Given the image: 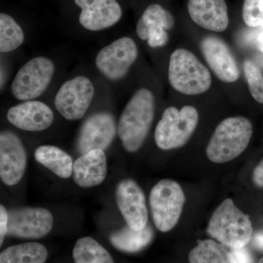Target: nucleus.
I'll return each mask as SVG.
<instances>
[{
    "mask_svg": "<svg viewBox=\"0 0 263 263\" xmlns=\"http://www.w3.org/2000/svg\"><path fill=\"white\" fill-rule=\"evenodd\" d=\"M155 98L146 88L137 90L124 107L117 125V133L124 150L134 153L143 146L153 122Z\"/></svg>",
    "mask_w": 263,
    "mask_h": 263,
    "instance_id": "obj_1",
    "label": "nucleus"
},
{
    "mask_svg": "<svg viewBox=\"0 0 263 263\" xmlns=\"http://www.w3.org/2000/svg\"><path fill=\"white\" fill-rule=\"evenodd\" d=\"M253 134L252 123L247 118L233 117L221 121L208 143L207 157L214 163L234 160L248 147Z\"/></svg>",
    "mask_w": 263,
    "mask_h": 263,
    "instance_id": "obj_2",
    "label": "nucleus"
},
{
    "mask_svg": "<svg viewBox=\"0 0 263 263\" xmlns=\"http://www.w3.org/2000/svg\"><path fill=\"white\" fill-rule=\"evenodd\" d=\"M208 234L231 249L245 247L252 239L253 228L249 216L231 199H226L213 213Z\"/></svg>",
    "mask_w": 263,
    "mask_h": 263,
    "instance_id": "obj_3",
    "label": "nucleus"
},
{
    "mask_svg": "<svg viewBox=\"0 0 263 263\" xmlns=\"http://www.w3.org/2000/svg\"><path fill=\"white\" fill-rule=\"evenodd\" d=\"M170 84L178 92L198 95L206 92L212 84L210 71L193 52L178 48L170 57Z\"/></svg>",
    "mask_w": 263,
    "mask_h": 263,
    "instance_id": "obj_4",
    "label": "nucleus"
},
{
    "mask_svg": "<svg viewBox=\"0 0 263 263\" xmlns=\"http://www.w3.org/2000/svg\"><path fill=\"white\" fill-rule=\"evenodd\" d=\"M198 121V111L192 105H185L181 110L168 107L156 127V144L162 150L182 147L191 138Z\"/></svg>",
    "mask_w": 263,
    "mask_h": 263,
    "instance_id": "obj_5",
    "label": "nucleus"
},
{
    "mask_svg": "<svg viewBox=\"0 0 263 263\" xmlns=\"http://www.w3.org/2000/svg\"><path fill=\"white\" fill-rule=\"evenodd\" d=\"M185 202L181 186L171 179L159 181L151 190L149 203L156 228L166 233L177 224Z\"/></svg>",
    "mask_w": 263,
    "mask_h": 263,
    "instance_id": "obj_6",
    "label": "nucleus"
},
{
    "mask_svg": "<svg viewBox=\"0 0 263 263\" xmlns=\"http://www.w3.org/2000/svg\"><path fill=\"white\" fill-rule=\"evenodd\" d=\"M54 71V65L49 59L34 57L17 72L12 82V94L22 101L37 98L47 89Z\"/></svg>",
    "mask_w": 263,
    "mask_h": 263,
    "instance_id": "obj_7",
    "label": "nucleus"
},
{
    "mask_svg": "<svg viewBox=\"0 0 263 263\" xmlns=\"http://www.w3.org/2000/svg\"><path fill=\"white\" fill-rule=\"evenodd\" d=\"M95 96V87L87 77L79 76L62 85L54 99L57 111L67 120L84 117Z\"/></svg>",
    "mask_w": 263,
    "mask_h": 263,
    "instance_id": "obj_8",
    "label": "nucleus"
},
{
    "mask_svg": "<svg viewBox=\"0 0 263 263\" xmlns=\"http://www.w3.org/2000/svg\"><path fill=\"white\" fill-rule=\"evenodd\" d=\"M138 57L136 42L131 38H119L102 48L95 59L99 71L110 81L123 79Z\"/></svg>",
    "mask_w": 263,
    "mask_h": 263,
    "instance_id": "obj_9",
    "label": "nucleus"
},
{
    "mask_svg": "<svg viewBox=\"0 0 263 263\" xmlns=\"http://www.w3.org/2000/svg\"><path fill=\"white\" fill-rule=\"evenodd\" d=\"M8 235L18 238L37 239L51 232V213L43 208L22 207L8 212Z\"/></svg>",
    "mask_w": 263,
    "mask_h": 263,
    "instance_id": "obj_10",
    "label": "nucleus"
},
{
    "mask_svg": "<svg viewBox=\"0 0 263 263\" xmlns=\"http://www.w3.org/2000/svg\"><path fill=\"white\" fill-rule=\"evenodd\" d=\"M117 127L115 119L108 112H98L89 116L81 126L76 148L80 155L91 150H105L111 144Z\"/></svg>",
    "mask_w": 263,
    "mask_h": 263,
    "instance_id": "obj_11",
    "label": "nucleus"
},
{
    "mask_svg": "<svg viewBox=\"0 0 263 263\" xmlns=\"http://www.w3.org/2000/svg\"><path fill=\"white\" fill-rule=\"evenodd\" d=\"M27 155L23 143L13 132L0 134V178L7 186L20 182L25 174Z\"/></svg>",
    "mask_w": 263,
    "mask_h": 263,
    "instance_id": "obj_12",
    "label": "nucleus"
},
{
    "mask_svg": "<svg viewBox=\"0 0 263 263\" xmlns=\"http://www.w3.org/2000/svg\"><path fill=\"white\" fill-rule=\"evenodd\" d=\"M116 201L121 214L132 229H144L148 222L146 198L141 186L132 179L119 181L116 190Z\"/></svg>",
    "mask_w": 263,
    "mask_h": 263,
    "instance_id": "obj_13",
    "label": "nucleus"
},
{
    "mask_svg": "<svg viewBox=\"0 0 263 263\" xmlns=\"http://www.w3.org/2000/svg\"><path fill=\"white\" fill-rule=\"evenodd\" d=\"M200 50L205 61L219 80L234 83L240 78V70L229 46L221 38L207 36L200 41Z\"/></svg>",
    "mask_w": 263,
    "mask_h": 263,
    "instance_id": "obj_14",
    "label": "nucleus"
},
{
    "mask_svg": "<svg viewBox=\"0 0 263 263\" xmlns=\"http://www.w3.org/2000/svg\"><path fill=\"white\" fill-rule=\"evenodd\" d=\"M75 3L81 9L79 22L88 30L109 28L122 18V8L117 0H75Z\"/></svg>",
    "mask_w": 263,
    "mask_h": 263,
    "instance_id": "obj_15",
    "label": "nucleus"
},
{
    "mask_svg": "<svg viewBox=\"0 0 263 263\" xmlns=\"http://www.w3.org/2000/svg\"><path fill=\"white\" fill-rule=\"evenodd\" d=\"M7 119L10 124L22 130L40 132L51 125L54 116L46 104L29 100L10 108Z\"/></svg>",
    "mask_w": 263,
    "mask_h": 263,
    "instance_id": "obj_16",
    "label": "nucleus"
},
{
    "mask_svg": "<svg viewBox=\"0 0 263 263\" xmlns=\"http://www.w3.org/2000/svg\"><path fill=\"white\" fill-rule=\"evenodd\" d=\"M187 9L192 20L202 28L215 32L228 29L229 16L224 0H189Z\"/></svg>",
    "mask_w": 263,
    "mask_h": 263,
    "instance_id": "obj_17",
    "label": "nucleus"
},
{
    "mask_svg": "<svg viewBox=\"0 0 263 263\" xmlns=\"http://www.w3.org/2000/svg\"><path fill=\"white\" fill-rule=\"evenodd\" d=\"M108 172L107 157L102 149L90 151L84 154L73 164L72 177L78 186L90 188L105 181Z\"/></svg>",
    "mask_w": 263,
    "mask_h": 263,
    "instance_id": "obj_18",
    "label": "nucleus"
},
{
    "mask_svg": "<svg viewBox=\"0 0 263 263\" xmlns=\"http://www.w3.org/2000/svg\"><path fill=\"white\" fill-rule=\"evenodd\" d=\"M174 16L169 11L160 5H151L137 24V35L143 41H148L152 33L169 30L174 27Z\"/></svg>",
    "mask_w": 263,
    "mask_h": 263,
    "instance_id": "obj_19",
    "label": "nucleus"
},
{
    "mask_svg": "<svg viewBox=\"0 0 263 263\" xmlns=\"http://www.w3.org/2000/svg\"><path fill=\"white\" fill-rule=\"evenodd\" d=\"M34 158L40 164L62 179L70 178L73 172V162L67 152L59 147L43 145L34 152Z\"/></svg>",
    "mask_w": 263,
    "mask_h": 263,
    "instance_id": "obj_20",
    "label": "nucleus"
},
{
    "mask_svg": "<svg viewBox=\"0 0 263 263\" xmlns=\"http://www.w3.org/2000/svg\"><path fill=\"white\" fill-rule=\"evenodd\" d=\"M152 238L153 230L148 224L141 230H133L127 226L112 233L110 241L118 250L132 253L144 248Z\"/></svg>",
    "mask_w": 263,
    "mask_h": 263,
    "instance_id": "obj_21",
    "label": "nucleus"
},
{
    "mask_svg": "<svg viewBox=\"0 0 263 263\" xmlns=\"http://www.w3.org/2000/svg\"><path fill=\"white\" fill-rule=\"evenodd\" d=\"M48 251L44 245L27 242L12 246L0 254V263H45Z\"/></svg>",
    "mask_w": 263,
    "mask_h": 263,
    "instance_id": "obj_22",
    "label": "nucleus"
},
{
    "mask_svg": "<svg viewBox=\"0 0 263 263\" xmlns=\"http://www.w3.org/2000/svg\"><path fill=\"white\" fill-rule=\"evenodd\" d=\"M190 263H237L226 246L212 240H200L189 254Z\"/></svg>",
    "mask_w": 263,
    "mask_h": 263,
    "instance_id": "obj_23",
    "label": "nucleus"
},
{
    "mask_svg": "<svg viewBox=\"0 0 263 263\" xmlns=\"http://www.w3.org/2000/svg\"><path fill=\"white\" fill-rule=\"evenodd\" d=\"M72 257L74 263H114L108 251L91 237L77 240L72 250Z\"/></svg>",
    "mask_w": 263,
    "mask_h": 263,
    "instance_id": "obj_24",
    "label": "nucleus"
},
{
    "mask_svg": "<svg viewBox=\"0 0 263 263\" xmlns=\"http://www.w3.org/2000/svg\"><path fill=\"white\" fill-rule=\"evenodd\" d=\"M24 41L22 27L6 13L0 14V51L8 53L17 49Z\"/></svg>",
    "mask_w": 263,
    "mask_h": 263,
    "instance_id": "obj_25",
    "label": "nucleus"
},
{
    "mask_svg": "<svg viewBox=\"0 0 263 263\" xmlns=\"http://www.w3.org/2000/svg\"><path fill=\"white\" fill-rule=\"evenodd\" d=\"M243 72L251 95L257 103L263 104V75L260 69L252 60H246Z\"/></svg>",
    "mask_w": 263,
    "mask_h": 263,
    "instance_id": "obj_26",
    "label": "nucleus"
},
{
    "mask_svg": "<svg viewBox=\"0 0 263 263\" xmlns=\"http://www.w3.org/2000/svg\"><path fill=\"white\" fill-rule=\"evenodd\" d=\"M242 16L248 27L263 29V0H245Z\"/></svg>",
    "mask_w": 263,
    "mask_h": 263,
    "instance_id": "obj_27",
    "label": "nucleus"
},
{
    "mask_svg": "<svg viewBox=\"0 0 263 263\" xmlns=\"http://www.w3.org/2000/svg\"><path fill=\"white\" fill-rule=\"evenodd\" d=\"M168 34L167 31L161 30L159 32L152 33L148 37V46L152 48L163 47L168 42Z\"/></svg>",
    "mask_w": 263,
    "mask_h": 263,
    "instance_id": "obj_28",
    "label": "nucleus"
},
{
    "mask_svg": "<svg viewBox=\"0 0 263 263\" xmlns=\"http://www.w3.org/2000/svg\"><path fill=\"white\" fill-rule=\"evenodd\" d=\"M8 212L3 205H0V245H3L5 236L8 235Z\"/></svg>",
    "mask_w": 263,
    "mask_h": 263,
    "instance_id": "obj_29",
    "label": "nucleus"
},
{
    "mask_svg": "<svg viewBox=\"0 0 263 263\" xmlns=\"http://www.w3.org/2000/svg\"><path fill=\"white\" fill-rule=\"evenodd\" d=\"M232 253L234 255L237 263H252V257L250 252L245 247L232 249Z\"/></svg>",
    "mask_w": 263,
    "mask_h": 263,
    "instance_id": "obj_30",
    "label": "nucleus"
},
{
    "mask_svg": "<svg viewBox=\"0 0 263 263\" xmlns=\"http://www.w3.org/2000/svg\"><path fill=\"white\" fill-rule=\"evenodd\" d=\"M252 179L257 186L263 187V160L254 168Z\"/></svg>",
    "mask_w": 263,
    "mask_h": 263,
    "instance_id": "obj_31",
    "label": "nucleus"
},
{
    "mask_svg": "<svg viewBox=\"0 0 263 263\" xmlns=\"http://www.w3.org/2000/svg\"><path fill=\"white\" fill-rule=\"evenodd\" d=\"M252 243L255 248L263 251V231L257 232L254 235Z\"/></svg>",
    "mask_w": 263,
    "mask_h": 263,
    "instance_id": "obj_32",
    "label": "nucleus"
},
{
    "mask_svg": "<svg viewBox=\"0 0 263 263\" xmlns=\"http://www.w3.org/2000/svg\"><path fill=\"white\" fill-rule=\"evenodd\" d=\"M257 45L259 51L263 53V32L260 33L257 37Z\"/></svg>",
    "mask_w": 263,
    "mask_h": 263,
    "instance_id": "obj_33",
    "label": "nucleus"
},
{
    "mask_svg": "<svg viewBox=\"0 0 263 263\" xmlns=\"http://www.w3.org/2000/svg\"><path fill=\"white\" fill-rule=\"evenodd\" d=\"M260 60H261V64H262V65L263 66V53H262V56L260 57Z\"/></svg>",
    "mask_w": 263,
    "mask_h": 263,
    "instance_id": "obj_34",
    "label": "nucleus"
},
{
    "mask_svg": "<svg viewBox=\"0 0 263 263\" xmlns=\"http://www.w3.org/2000/svg\"><path fill=\"white\" fill-rule=\"evenodd\" d=\"M258 263H263V258L259 259Z\"/></svg>",
    "mask_w": 263,
    "mask_h": 263,
    "instance_id": "obj_35",
    "label": "nucleus"
}]
</instances>
